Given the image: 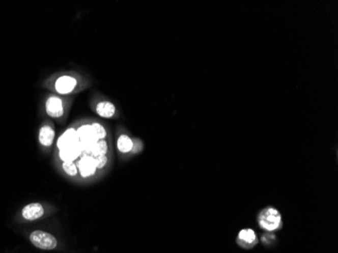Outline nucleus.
Returning a JSON list of instances; mask_svg holds the SVG:
<instances>
[{"label": "nucleus", "instance_id": "f257e3e1", "mask_svg": "<svg viewBox=\"0 0 338 253\" xmlns=\"http://www.w3.org/2000/svg\"><path fill=\"white\" fill-rule=\"evenodd\" d=\"M259 226L267 231L276 230L280 226L281 217L279 212L274 208H265L258 216Z\"/></svg>", "mask_w": 338, "mask_h": 253}, {"label": "nucleus", "instance_id": "f03ea898", "mask_svg": "<svg viewBox=\"0 0 338 253\" xmlns=\"http://www.w3.org/2000/svg\"><path fill=\"white\" fill-rule=\"evenodd\" d=\"M30 240L33 245L44 250H52L57 246V239L52 234L41 230L34 231L30 236Z\"/></svg>", "mask_w": 338, "mask_h": 253}, {"label": "nucleus", "instance_id": "7ed1b4c3", "mask_svg": "<svg viewBox=\"0 0 338 253\" xmlns=\"http://www.w3.org/2000/svg\"><path fill=\"white\" fill-rule=\"evenodd\" d=\"M82 151H83V149L79 142L76 145H71V146H67V147L60 149L59 154H60V158L64 162H73V160H75Z\"/></svg>", "mask_w": 338, "mask_h": 253}, {"label": "nucleus", "instance_id": "20e7f679", "mask_svg": "<svg viewBox=\"0 0 338 253\" xmlns=\"http://www.w3.org/2000/svg\"><path fill=\"white\" fill-rule=\"evenodd\" d=\"M47 114L52 118H60L64 114L63 104L60 98L56 96L50 97L46 102Z\"/></svg>", "mask_w": 338, "mask_h": 253}, {"label": "nucleus", "instance_id": "39448f33", "mask_svg": "<svg viewBox=\"0 0 338 253\" xmlns=\"http://www.w3.org/2000/svg\"><path fill=\"white\" fill-rule=\"evenodd\" d=\"M44 215V208L41 204H30L22 209V217L29 221H35Z\"/></svg>", "mask_w": 338, "mask_h": 253}, {"label": "nucleus", "instance_id": "423d86ee", "mask_svg": "<svg viewBox=\"0 0 338 253\" xmlns=\"http://www.w3.org/2000/svg\"><path fill=\"white\" fill-rule=\"evenodd\" d=\"M79 142H80V140L77 135V132L73 129H69L60 137V139L58 141V147H59V149H62L67 146L76 145Z\"/></svg>", "mask_w": 338, "mask_h": 253}, {"label": "nucleus", "instance_id": "0eeeda50", "mask_svg": "<svg viewBox=\"0 0 338 253\" xmlns=\"http://www.w3.org/2000/svg\"><path fill=\"white\" fill-rule=\"evenodd\" d=\"M76 86V80L70 76H62L56 82V89L62 94L71 92Z\"/></svg>", "mask_w": 338, "mask_h": 253}, {"label": "nucleus", "instance_id": "6e6552de", "mask_svg": "<svg viewBox=\"0 0 338 253\" xmlns=\"http://www.w3.org/2000/svg\"><path fill=\"white\" fill-rule=\"evenodd\" d=\"M79 170L83 177H87V176L94 174V172L96 170V163H95L94 157H92V156L83 157L81 159V161L79 162Z\"/></svg>", "mask_w": 338, "mask_h": 253}, {"label": "nucleus", "instance_id": "1a4fd4ad", "mask_svg": "<svg viewBox=\"0 0 338 253\" xmlns=\"http://www.w3.org/2000/svg\"><path fill=\"white\" fill-rule=\"evenodd\" d=\"M95 110H96L97 115L100 116L101 118L109 119L115 116L116 106L109 101H101L96 105Z\"/></svg>", "mask_w": 338, "mask_h": 253}, {"label": "nucleus", "instance_id": "9d476101", "mask_svg": "<svg viewBox=\"0 0 338 253\" xmlns=\"http://www.w3.org/2000/svg\"><path fill=\"white\" fill-rule=\"evenodd\" d=\"M55 137V132L50 126H44L40 131V142L44 146H51Z\"/></svg>", "mask_w": 338, "mask_h": 253}, {"label": "nucleus", "instance_id": "9b49d317", "mask_svg": "<svg viewBox=\"0 0 338 253\" xmlns=\"http://www.w3.org/2000/svg\"><path fill=\"white\" fill-rule=\"evenodd\" d=\"M133 141L130 139V137L126 136V135H122L120 136L119 140H118V148L121 152L123 153H128L131 150H133Z\"/></svg>", "mask_w": 338, "mask_h": 253}, {"label": "nucleus", "instance_id": "f8f14e48", "mask_svg": "<svg viewBox=\"0 0 338 253\" xmlns=\"http://www.w3.org/2000/svg\"><path fill=\"white\" fill-rule=\"evenodd\" d=\"M107 152V144L105 141L103 140H99L95 143V145L93 146V148L91 149V154L96 157L99 155H106Z\"/></svg>", "mask_w": 338, "mask_h": 253}, {"label": "nucleus", "instance_id": "ddd939ff", "mask_svg": "<svg viewBox=\"0 0 338 253\" xmlns=\"http://www.w3.org/2000/svg\"><path fill=\"white\" fill-rule=\"evenodd\" d=\"M255 233L252 229H243L239 232V239L246 243H254L255 241Z\"/></svg>", "mask_w": 338, "mask_h": 253}, {"label": "nucleus", "instance_id": "4468645a", "mask_svg": "<svg viewBox=\"0 0 338 253\" xmlns=\"http://www.w3.org/2000/svg\"><path fill=\"white\" fill-rule=\"evenodd\" d=\"M91 130H92V133H93L94 137L98 141L104 139L105 136H106V132H105L104 128L100 124H98V123H95V124L91 125Z\"/></svg>", "mask_w": 338, "mask_h": 253}, {"label": "nucleus", "instance_id": "2eb2a0df", "mask_svg": "<svg viewBox=\"0 0 338 253\" xmlns=\"http://www.w3.org/2000/svg\"><path fill=\"white\" fill-rule=\"evenodd\" d=\"M63 169L65 172L71 176H74L77 174V168L76 165L73 162H64L63 163Z\"/></svg>", "mask_w": 338, "mask_h": 253}, {"label": "nucleus", "instance_id": "dca6fc26", "mask_svg": "<svg viewBox=\"0 0 338 253\" xmlns=\"http://www.w3.org/2000/svg\"><path fill=\"white\" fill-rule=\"evenodd\" d=\"M95 163H96V168H102L107 162V157L106 155H99L94 158Z\"/></svg>", "mask_w": 338, "mask_h": 253}]
</instances>
